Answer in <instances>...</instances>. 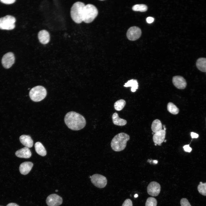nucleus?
Returning a JSON list of instances; mask_svg holds the SVG:
<instances>
[{
    "label": "nucleus",
    "instance_id": "1",
    "mask_svg": "<svg viewBox=\"0 0 206 206\" xmlns=\"http://www.w3.org/2000/svg\"><path fill=\"white\" fill-rule=\"evenodd\" d=\"M64 121L69 128L75 130H79L83 128L86 123L84 117L74 111L69 112L66 114Z\"/></svg>",
    "mask_w": 206,
    "mask_h": 206
},
{
    "label": "nucleus",
    "instance_id": "2",
    "mask_svg": "<svg viewBox=\"0 0 206 206\" xmlns=\"http://www.w3.org/2000/svg\"><path fill=\"white\" fill-rule=\"evenodd\" d=\"M130 139V136L124 132L119 133L115 135L112 139L111 146L115 151H120L125 148L126 142Z\"/></svg>",
    "mask_w": 206,
    "mask_h": 206
},
{
    "label": "nucleus",
    "instance_id": "3",
    "mask_svg": "<svg viewBox=\"0 0 206 206\" xmlns=\"http://www.w3.org/2000/svg\"><path fill=\"white\" fill-rule=\"evenodd\" d=\"M85 6L83 2L78 1L74 3L72 6L70 11L71 17L73 21L77 23L83 21V15Z\"/></svg>",
    "mask_w": 206,
    "mask_h": 206
},
{
    "label": "nucleus",
    "instance_id": "4",
    "mask_svg": "<svg viewBox=\"0 0 206 206\" xmlns=\"http://www.w3.org/2000/svg\"><path fill=\"white\" fill-rule=\"evenodd\" d=\"M98 13V9L94 5L91 4L85 5L83 11V21L86 23L92 22Z\"/></svg>",
    "mask_w": 206,
    "mask_h": 206
},
{
    "label": "nucleus",
    "instance_id": "5",
    "mask_svg": "<svg viewBox=\"0 0 206 206\" xmlns=\"http://www.w3.org/2000/svg\"><path fill=\"white\" fill-rule=\"evenodd\" d=\"M47 92L43 86H37L33 88L30 91L29 96L33 101L38 102L43 99L46 96Z\"/></svg>",
    "mask_w": 206,
    "mask_h": 206
},
{
    "label": "nucleus",
    "instance_id": "6",
    "mask_svg": "<svg viewBox=\"0 0 206 206\" xmlns=\"http://www.w3.org/2000/svg\"><path fill=\"white\" fill-rule=\"evenodd\" d=\"M16 19L11 15H7L0 18V29L10 30L14 29L15 27Z\"/></svg>",
    "mask_w": 206,
    "mask_h": 206
},
{
    "label": "nucleus",
    "instance_id": "7",
    "mask_svg": "<svg viewBox=\"0 0 206 206\" xmlns=\"http://www.w3.org/2000/svg\"><path fill=\"white\" fill-rule=\"evenodd\" d=\"M92 183L96 187L102 188L104 187L107 183V180L104 176L98 174L93 175L91 178Z\"/></svg>",
    "mask_w": 206,
    "mask_h": 206
},
{
    "label": "nucleus",
    "instance_id": "8",
    "mask_svg": "<svg viewBox=\"0 0 206 206\" xmlns=\"http://www.w3.org/2000/svg\"><path fill=\"white\" fill-rule=\"evenodd\" d=\"M15 61L14 54L11 52H8L4 55L1 60L2 65L6 69L10 68L14 63Z\"/></svg>",
    "mask_w": 206,
    "mask_h": 206
},
{
    "label": "nucleus",
    "instance_id": "9",
    "mask_svg": "<svg viewBox=\"0 0 206 206\" xmlns=\"http://www.w3.org/2000/svg\"><path fill=\"white\" fill-rule=\"evenodd\" d=\"M141 33V31L139 27L133 26L128 29L126 33V36L129 40L134 41L140 37Z\"/></svg>",
    "mask_w": 206,
    "mask_h": 206
},
{
    "label": "nucleus",
    "instance_id": "10",
    "mask_svg": "<svg viewBox=\"0 0 206 206\" xmlns=\"http://www.w3.org/2000/svg\"><path fill=\"white\" fill-rule=\"evenodd\" d=\"M46 203L48 206H58L62 203V197L56 194H51L46 198Z\"/></svg>",
    "mask_w": 206,
    "mask_h": 206
},
{
    "label": "nucleus",
    "instance_id": "11",
    "mask_svg": "<svg viewBox=\"0 0 206 206\" xmlns=\"http://www.w3.org/2000/svg\"><path fill=\"white\" fill-rule=\"evenodd\" d=\"M147 190L149 195L152 196H157L160 193L161 186L158 183L152 181L148 186Z\"/></svg>",
    "mask_w": 206,
    "mask_h": 206
},
{
    "label": "nucleus",
    "instance_id": "12",
    "mask_svg": "<svg viewBox=\"0 0 206 206\" xmlns=\"http://www.w3.org/2000/svg\"><path fill=\"white\" fill-rule=\"evenodd\" d=\"M172 82L176 87L180 89H185L187 85L185 80L183 77L179 76H174L173 78Z\"/></svg>",
    "mask_w": 206,
    "mask_h": 206
},
{
    "label": "nucleus",
    "instance_id": "13",
    "mask_svg": "<svg viewBox=\"0 0 206 206\" xmlns=\"http://www.w3.org/2000/svg\"><path fill=\"white\" fill-rule=\"evenodd\" d=\"M166 131L164 129L154 133L153 136V141L155 144H161L164 141Z\"/></svg>",
    "mask_w": 206,
    "mask_h": 206
},
{
    "label": "nucleus",
    "instance_id": "14",
    "mask_svg": "<svg viewBox=\"0 0 206 206\" xmlns=\"http://www.w3.org/2000/svg\"><path fill=\"white\" fill-rule=\"evenodd\" d=\"M33 164L30 162H25L21 163L19 167L20 173L23 175L28 174L31 169Z\"/></svg>",
    "mask_w": 206,
    "mask_h": 206
},
{
    "label": "nucleus",
    "instance_id": "15",
    "mask_svg": "<svg viewBox=\"0 0 206 206\" xmlns=\"http://www.w3.org/2000/svg\"><path fill=\"white\" fill-rule=\"evenodd\" d=\"M40 42L42 44H45L49 43L50 40V35L46 30H42L40 31L38 35Z\"/></svg>",
    "mask_w": 206,
    "mask_h": 206
},
{
    "label": "nucleus",
    "instance_id": "16",
    "mask_svg": "<svg viewBox=\"0 0 206 206\" xmlns=\"http://www.w3.org/2000/svg\"><path fill=\"white\" fill-rule=\"evenodd\" d=\"M15 154L18 157L26 159L29 158L31 156L30 149L25 146L17 151Z\"/></svg>",
    "mask_w": 206,
    "mask_h": 206
},
{
    "label": "nucleus",
    "instance_id": "17",
    "mask_svg": "<svg viewBox=\"0 0 206 206\" xmlns=\"http://www.w3.org/2000/svg\"><path fill=\"white\" fill-rule=\"evenodd\" d=\"M21 142L25 147L31 148L33 145V141L31 136L29 135H23L19 137Z\"/></svg>",
    "mask_w": 206,
    "mask_h": 206
},
{
    "label": "nucleus",
    "instance_id": "18",
    "mask_svg": "<svg viewBox=\"0 0 206 206\" xmlns=\"http://www.w3.org/2000/svg\"><path fill=\"white\" fill-rule=\"evenodd\" d=\"M112 118L113 124L119 126H123L126 124L127 121L119 117L117 113H114L112 116Z\"/></svg>",
    "mask_w": 206,
    "mask_h": 206
},
{
    "label": "nucleus",
    "instance_id": "19",
    "mask_svg": "<svg viewBox=\"0 0 206 206\" xmlns=\"http://www.w3.org/2000/svg\"><path fill=\"white\" fill-rule=\"evenodd\" d=\"M35 148L36 152L42 156H45L47 152L45 148L43 145L40 142H37L35 144Z\"/></svg>",
    "mask_w": 206,
    "mask_h": 206
},
{
    "label": "nucleus",
    "instance_id": "20",
    "mask_svg": "<svg viewBox=\"0 0 206 206\" xmlns=\"http://www.w3.org/2000/svg\"><path fill=\"white\" fill-rule=\"evenodd\" d=\"M196 65L197 68L203 72H206V58H200L196 62Z\"/></svg>",
    "mask_w": 206,
    "mask_h": 206
},
{
    "label": "nucleus",
    "instance_id": "21",
    "mask_svg": "<svg viewBox=\"0 0 206 206\" xmlns=\"http://www.w3.org/2000/svg\"><path fill=\"white\" fill-rule=\"evenodd\" d=\"M151 129L155 133L159 132L162 130V125L161 121L159 119L154 120L152 124Z\"/></svg>",
    "mask_w": 206,
    "mask_h": 206
},
{
    "label": "nucleus",
    "instance_id": "22",
    "mask_svg": "<svg viewBox=\"0 0 206 206\" xmlns=\"http://www.w3.org/2000/svg\"><path fill=\"white\" fill-rule=\"evenodd\" d=\"M125 87H131V91L134 92L136 91L138 87V84L136 80L132 79L128 80L124 85Z\"/></svg>",
    "mask_w": 206,
    "mask_h": 206
},
{
    "label": "nucleus",
    "instance_id": "23",
    "mask_svg": "<svg viewBox=\"0 0 206 206\" xmlns=\"http://www.w3.org/2000/svg\"><path fill=\"white\" fill-rule=\"evenodd\" d=\"M167 109L168 111L173 114H177L179 112V109L177 106L173 103L169 102L167 105Z\"/></svg>",
    "mask_w": 206,
    "mask_h": 206
},
{
    "label": "nucleus",
    "instance_id": "24",
    "mask_svg": "<svg viewBox=\"0 0 206 206\" xmlns=\"http://www.w3.org/2000/svg\"><path fill=\"white\" fill-rule=\"evenodd\" d=\"M126 104V101L123 99L118 100L114 103V108L117 111H120L123 108Z\"/></svg>",
    "mask_w": 206,
    "mask_h": 206
},
{
    "label": "nucleus",
    "instance_id": "25",
    "mask_svg": "<svg viewBox=\"0 0 206 206\" xmlns=\"http://www.w3.org/2000/svg\"><path fill=\"white\" fill-rule=\"evenodd\" d=\"M147 6L144 4H136L134 5L132 7V9L135 11L145 12L147 10Z\"/></svg>",
    "mask_w": 206,
    "mask_h": 206
},
{
    "label": "nucleus",
    "instance_id": "26",
    "mask_svg": "<svg viewBox=\"0 0 206 206\" xmlns=\"http://www.w3.org/2000/svg\"><path fill=\"white\" fill-rule=\"evenodd\" d=\"M157 201L153 197H149L147 198L145 203V206H157Z\"/></svg>",
    "mask_w": 206,
    "mask_h": 206
},
{
    "label": "nucleus",
    "instance_id": "27",
    "mask_svg": "<svg viewBox=\"0 0 206 206\" xmlns=\"http://www.w3.org/2000/svg\"><path fill=\"white\" fill-rule=\"evenodd\" d=\"M197 189L201 194L206 196V183L199 184L198 186Z\"/></svg>",
    "mask_w": 206,
    "mask_h": 206
},
{
    "label": "nucleus",
    "instance_id": "28",
    "mask_svg": "<svg viewBox=\"0 0 206 206\" xmlns=\"http://www.w3.org/2000/svg\"><path fill=\"white\" fill-rule=\"evenodd\" d=\"M181 206H191L188 200L185 198H182L180 201Z\"/></svg>",
    "mask_w": 206,
    "mask_h": 206
},
{
    "label": "nucleus",
    "instance_id": "29",
    "mask_svg": "<svg viewBox=\"0 0 206 206\" xmlns=\"http://www.w3.org/2000/svg\"><path fill=\"white\" fill-rule=\"evenodd\" d=\"M122 206H133L132 201L130 199H127L123 203Z\"/></svg>",
    "mask_w": 206,
    "mask_h": 206
},
{
    "label": "nucleus",
    "instance_id": "30",
    "mask_svg": "<svg viewBox=\"0 0 206 206\" xmlns=\"http://www.w3.org/2000/svg\"><path fill=\"white\" fill-rule=\"evenodd\" d=\"M0 1L2 3L7 4H10L14 3L15 1V0H1Z\"/></svg>",
    "mask_w": 206,
    "mask_h": 206
},
{
    "label": "nucleus",
    "instance_id": "31",
    "mask_svg": "<svg viewBox=\"0 0 206 206\" xmlns=\"http://www.w3.org/2000/svg\"><path fill=\"white\" fill-rule=\"evenodd\" d=\"M184 150L187 152H190L192 150V148L190 147L189 144L183 146Z\"/></svg>",
    "mask_w": 206,
    "mask_h": 206
},
{
    "label": "nucleus",
    "instance_id": "32",
    "mask_svg": "<svg viewBox=\"0 0 206 206\" xmlns=\"http://www.w3.org/2000/svg\"><path fill=\"white\" fill-rule=\"evenodd\" d=\"M154 20V19L152 17H148L147 18L146 21L148 23H151L153 22Z\"/></svg>",
    "mask_w": 206,
    "mask_h": 206
},
{
    "label": "nucleus",
    "instance_id": "33",
    "mask_svg": "<svg viewBox=\"0 0 206 206\" xmlns=\"http://www.w3.org/2000/svg\"><path fill=\"white\" fill-rule=\"evenodd\" d=\"M191 135L192 138H197L199 136V135L198 134L194 132H191Z\"/></svg>",
    "mask_w": 206,
    "mask_h": 206
},
{
    "label": "nucleus",
    "instance_id": "34",
    "mask_svg": "<svg viewBox=\"0 0 206 206\" xmlns=\"http://www.w3.org/2000/svg\"><path fill=\"white\" fill-rule=\"evenodd\" d=\"M6 206H19L17 204L14 203H10L8 204Z\"/></svg>",
    "mask_w": 206,
    "mask_h": 206
},
{
    "label": "nucleus",
    "instance_id": "35",
    "mask_svg": "<svg viewBox=\"0 0 206 206\" xmlns=\"http://www.w3.org/2000/svg\"><path fill=\"white\" fill-rule=\"evenodd\" d=\"M158 161L156 160H154L153 161V163L154 164H157L158 163Z\"/></svg>",
    "mask_w": 206,
    "mask_h": 206
},
{
    "label": "nucleus",
    "instance_id": "36",
    "mask_svg": "<svg viewBox=\"0 0 206 206\" xmlns=\"http://www.w3.org/2000/svg\"><path fill=\"white\" fill-rule=\"evenodd\" d=\"M138 196V195L137 194H135V195H134V197H137Z\"/></svg>",
    "mask_w": 206,
    "mask_h": 206
},
{
    "label": "nucleus",
    "instance_id": "37",
    "mask_svg": "<svg viewBox=\"0 0 206 206\" xmlns=\"http://www.w3.org/2000/svg\"><path fill=\"white\" fill-rule=\"evenodd\" d=\"M203 183L202 182H200L199 183V184H201Z\"/></svg>",
    "mask_w": 206,
    "mask_h": 206
},
{
    "label": "nucleus",
    "instance_id": "38",
    "mask_svg": "<svg viewBox=\"0 0 206 206\" xmlns=\"http://www.w3.org/2000/svg\"><path fill=\"white\" fill-rule=\"evenodd\" d=\"M55 191L56 192H58V190H56Z\"/></svg>",
    "mask_w": 206,
    "mask_h": 206
},
{
    "label": "nucleus",
    "instance_id": "39",
    "mask_svg": "<svg viewBox=\"0 0 206 206\" xmlns=\"http://www.w3.org/2000/svg\"><path fill=\"white\" fill-rule=\"evenodd\" d=\"M157 145V144H155V145Z\"/></svg>",
    "mask_w": 206,
    "mask_h": 206
},
{
    "label": "nucleus",
    "instance_id": "40",
    "mask_svg": "<svg viewBox=\"0 0 206 206\" xmlns=\"http://www.w3.org/2000/svg\"><path fill=\"white\" fill-rule=\"evenodd\" d=\"M166 140H165L164 141H165V142H166Z\"/></svg>",
    "mask_w": 206,
    "mask_h": 206
},
{
    "label": "nucleus",
    "instance_id": "41",
    "mask_svg": "<svg viewBox=\"0 0 206 206\" xmlns=\"http://www.w3.org/2000/svg\"></svg>",
    "mask_w": 206,
    "mask_h": 206
}]
</instances>
